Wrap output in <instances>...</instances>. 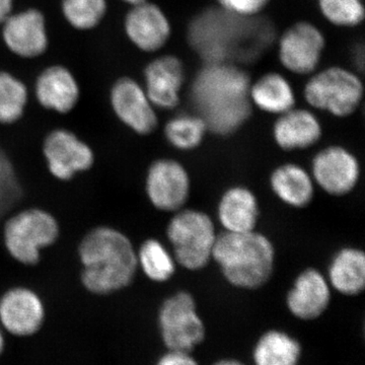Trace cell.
Instances as JSON below:
<instances>
[{
	"mask_svg": "<svg viewBox=\"0 0 365 365\" xmlns=\"http://www.w3.org/2000/svg\"><path fill=\"white\" fill-rule=\"evenodd\" d=\"M251 81L232 64L207 63L197 74L192 86V100L208 130L230 135L251 116L249 98Z\"/></svg>",
	"mask_w": 365,
	"mask_h": 365,
	"instance_id": "cell-1",
	"label": "cell"
},
{
	"mask_svg": "<svg viewBox=\"0 0 365 365\" xmlns=\"http://www.w3.org/2000/svg\"><path fill=\"white\" fill-rule=\"evenodd\" d=\"M81 281L91 294L106 295L128 287L135 276L137 254L130 240L109 227L91 230L78 249Z\"/></svg>",
	"mask_w": 365,
	"mask_h": 365,
	"instance_id": "cell-2",
	"label": "cell"
},
{
	"mask_svg": "<svg viewBox=\"0 0 365 365\" xmlns=\"http://www.w3.org/2000/svg\"><path fill=\"white\" fill-rule=\"evenodd\" d=\"M212 259L232 287L257 289L272 275L275 249L267 237L256 230L225 232L217 235Z\"/></svg>",
	"mask_w": 365,
	"mask_h": 365,
	"instance_id": "cell-3",
	"label": "cell"
},
{
	"mask_svg": "<svg viewBox=\"0 0 365 365\" xmlns=\"http://www.w3.org/2000/svg\"><path fill=\"white\" fill-rule=\"evenodd\" d=\"M302 93L307 104L314 109L345 118L354 114L361 105L364 86L356 72L332 66L311 74Z\"/></svg>",
	"mask_w": 365,
	"mask_h": 365,
	"instance_id": "cell-4",
	"label": "cell"
},
{
	"mask_svg": "<svg viewBox=\"0 0 365 365\" xmlns=\"http://www.w3.org/2000/svg\"><path fill=\"white\" fill-rule=\"evenodd\" d=\"M168 239L176 263L188 270L203 269L212 259L217 235L215 223L206 213L187 209L170 220Z\"/></svg>",
	"mask_w": 365,
	"mask_h": 365,
	"instance_id": "cell-5",
	"label": "cell"
},
{
	"mask_svg": "<svg viewBox=\"0 0 365 365\" xmlns=\"http://www.w3.org/2000/svg\"><path fill=\"white\" fill-rule=\"evenodd\" d=\"M59 235L56 220L47 211L32 208L21 211L6 222L4 245L9 255L24 265H35L43 249Z\"/></svg>",
	"mask_w": 365,
	"mask_h": 365,
	"instance_id": "cell-6",
	"label": "cell"
},
{
	"mask_svg": "<svg viewBox=\"0 0 365 365\" xmlns=\"http://www.w3.org/2000/svg\"><path fill=\"white\" fill-rule=\"evenodd\" d=\"M158 328L168 350L191 352L205 339V325L197 312L195 299L180 292L163 302L158 312Z\"/></svg>",
	"mask_w": 365,
	"mask_h": 365,
	"instance_id": "cell-7",
	"label": "cell"
},
{
	"mask_svg": "<svg viewBox=\"0 0 365 365\" xmlns=\"http://www.w3.org/2000/svg\"><path fill=\"white\" fill-rule=\"evenodd\" d=\"M326 46L325 35L318 26L312 21H299L278 38V59L290 73L309 76L318 71Z\"/></svg>",
	"mask_w": 365,
	"mask_h": 365,
	"instance_id": "cell-8",
	"label": "cell"
},
{
	"mask_svg": "<svg viewBox=\"0 0 365 365\" xmlns=\"http://www.w3.org/2000/svg\"><path fill=\"white\" fill-rule=\"evenodd\" d=\"M110 104L118 119L139 135H148L157 129L155 106L143 86L130 76H122L113 83Z\"/></svg>",
	"mask_w": 365,
	"mask_h": 365,
	"instance_id": "cell-9",
	"label": "cell"
},
{
	"mask_svg": "<svg viewBox=\"0 0 365 365\" xmlns=\"http://www.w3.org/2000/svg\"><path fill=\"white\" fill-rule=\"evenodd\" d=\"M43 153L52 176L68 181L90 170L95 155L90 145L67 129H55L46 136Z\"/></svg>",
	"mask_w": 365,
	"mask_h": 365,
	"instance_id": "cell-10",
	"label": "cell"
},
{
	"mask_svg": "<svg viewBox=\"0 0 365 365\" xmlns=\"http://www.w3.org/2000/svg\"><path fill=\"white\" fill-rule=\"evenodd\" d=\"M1 38L16 56L24 59L42 56L49 47L44 14L37 9L11 14L1 25Z\"/></svg>",
	"mask_w": 365,
	"mask_h": 365,
	"instance_id": "cell-11",
	"label": "cell"
},
{
	"mask_svg": "<svg viewBox=\"0 0 365 365\" xmlns=\"http://www.w3.org/2000/svg\"><path fill=\"white\" fill-rule=\"evenodd\" d=\"M45 318L43 300L29 288H11L0 297V327L9 335L32 337L42 329Z\"/></svg>",
	"mask_w": 365,
	"mask_h": 365,
	"instance_id": "cell-12",
	"label": "cell"
},
{
	"mask_svg": "<svg viewBox=\"0 0 365 365\" xmlns=\"http://www.w3.org/2000/svg\"><path fill=\"white\" fill-rule=\"evenodd\" d=\"M124 32L137 49L155 53L168 44L173 29L162 7L148 0L131 6L125 16Z\"/></svg>",
	"mask_w": 365,
	"mask_h": 365,
	"instance_id": "cell-13",
	"label": "cell"
},
{
	"mask_svg": "<svg viewBox=\"0 0 365 365\" xmlns=\"http://www.w3.org/2000/svg\"><path fill=\"white\" fill-rule=\"evenodd\" d=\"M143 88L155 108L174 110L181 102L186 69L180 57L165 54L151 60L144 67Z\"/></svg>",
	"mask_w": 365,
	"mask_h": 365,
	"instance_id": "cell-14",
	"label": "cell"
},
{
	"mask_svg": "<svg viewBox=\"0 0 365 365\" xmlns=\"http://www.w3.org/2000/svg\"><path fill=\"white\" fill-rule=\"evenodd\" d=\"M188 172L176 160H158L150 165L146 177V194L151 204L162 211H177L188 200Z\"/></svg>",
	"mask_w": 365,
	"mask_h": 365,
	"instance_id": "cell-15",
	"label": "cell"
},
{
	"mask_svg": "<svg viewBox=\"0 0 365 365\" xmlns=\"http://www.w3.org/2000/svg\"><path fill=\"white\" fill-rule=\"evenodd\" d=\"M312 170L317 184L333 196L350 193L359 181V160L342 146H329L317 153Z\"/></svg>",
	"mask_w": 365,
	"mask_h": 365,
	"instance_id": "cell-16",
	"label": "cell"
},
{
	"mask_svg": "<svg viewBox=\"0 0 365 365\" xmlns=\"http://www.w3.org/2000/svg\"><path fill=\"white\" fill-rule=\"evenodd\" d=\"M35 96L45 109L68 114L78 104L81 86L71 69L54 64L46 67L37 76Z\"/></svg>",
	"mask_w": 365,
	"mask_h": 365,
	"instance_id": "cell-17",
	"label": "cell"
},
{
	"mask_svg": "<svg viewBox=\"0 0 365 365\" xmlns=\"http://www.w3.org/2000/svg\"><path fill=\"white\" fill-rule=\"evenodd\" d=\"M331 289L328 280L316 269L309 268L299 274L288 292L287 306L295 318L313 321L328 309Z\"/></svg>",
	"mask_w": 365,
	"mask_h": 365,
	"instance_id": "cell-18",
	"label": "cell"
},
{
	"mask_svg": "<svg viewBox=\"0 0 365 365\" xmlns=\"http://www.w3.org/2000/svg\"><path fill=\"white\" fill-rule=\"evenodd\" d=\"M323 134L319 118L307 109L292 108L273 125L275 143L284 150H304L318 143Z\"/></svg>",
	"mask_w": 365,
	"mask_h": 365,
	"instance_id": "cell-19",
	"label": "cell"
},
{
	"mask_svg": "<svg viewBox=\"0 0 365 365\" xmlns=\"http://www.w3.org/2000/svg\"><path fill=\"white\" fill-rule=\"evenodd\" d=\"M259 211L258 200L251 190L232 187L220 199L218 220L225 232H252L258 223Z\"/></svg>",
	"mask_w": 365,
	"mask_h": 365,
	"instance_id": "cell-20",
	"label": "cell"
},
{
	"mask_svg": "<svg viewBox=\"0 0 365 365\" xmlns=\"http://www.w3.org/2000/svg\"><path fill=\"white\" fill-rule=\"evenodd\" d=\"M249 98L254 107L278 116L297 104L294 86L279 72H266L251 83Z\"/></svg>",
	"mask_w": 365,
	"mask_h": 365,
	"instance_id": "cell-21",
	"label": "cell"
},
{
	"mask_svg": "<svg viewBox=\"0 0 365 365\" xmlns=\"http://www.w3.org/2000/svg\"><path fill=\"white\" fill-rule=\"evenodd\" d=\"M270 185L274 194L292 207H306L313 200V178L304 168L295 163H287L274 170Z\"/></svg>",
	"mask_w": 365,
	"mask_h": 365,
	"instance_id": "cell-22",
	"label": "cell"
},
{
	"mask_svg": "<svg viewBox=\"0 0 365 365\" xmlns=\"http://www.w3.org/2000/svg\"><path fill=\"white\" fill-rule=\"evenodd\" d=\"M329 284L339 294L354 297L365 287V255L361 250L344 248L334 256L329 266Z\"/></svg>",
	"mask_w": 365,
	"mask_h": 365,
	"instance_id": "cell-23",
	"label": "cell"
},
{
	"mask_svg": "<svg viewBox=\"0 0 365 365\" xmlns=\"http://www.w3.org/2000/svg\"><path fill=\"white\" fill-rule=\"evenodd\" d=\"M302 348L299 340L280 330L263 334L253 349L255 365H299Z\"/></svg>",
	"mask_w": 365,
	"mask_h": 365,
	"instance_id": "cell-24",
	"label": "cell"
},
{
	"mask_svg": "<svg viewBox=\"0 0 365 365\" xmlns=\"http://www.w3.org/2000/svg\"><path fill=\"white\" fill-rule=\"evenodd\" d=\"M28 86L11 72L0 71V124L16 123L25 114Z\"/></svg>",
	"mask_w": 365,
	"mask_h": 365,
	"instance_id": "cell-25",
	"label": "cell"
},
{
	"mask_svg": "<svg viewBox=\"0 0 365 365\" xmlns=\"http://www.w3.org/2000/svg\"><path fill=\"white\" fill-rule=\"evenodd\" d=\"M136 254L138 266L153 282H165L176 271L174 256L158 240L150 239L144 242Z\"/></svg>",
	"mask_w": 365,
	"mask_h": 365,
	"instance_id": "cell-26",
	"label": "cell"
},
{
	"mask_svg": "<svg viewBox=\"0 0 365 365\" xmlns=\"http://www.w3.org/2000/svg\"><path fill=\"white\" fill-rule=\"evenodd\" d=\"M207 131V125L199 115H178L165 126V138L180 150H195L202 143Z\"/></svg>",
	"mask_w": 365,
	"mask_h": 365,
	"instance_id": "cell-27",
	"label": "cell"
},
{
	"mask_svg": "<svg viewBox=\"0 0 365 365\" xmlns=\"http://www.w3.org/2000/svg\"><path fill=\"white\" fill-rule=\"evenodd\" d=\"M108 11L107 0H62L61 13L71 28L86 32L100 26Z\"/></svg>",
	"mask_w": 365,
	"mask_h": 365,
	"instance_id": "cell-28",
	"label": "cell"
},
{
	"mask_svg": "<svg viewBox=\"0 0 365 365\" xmlns=\"http://www.w3.org/2000/svg\"><path fill=\"white\" fill-rule=\"evenodd\" d=\"M322 16L338 28H356L364 23V0H317Z\"/></svg>",
	"mask_w": 365,
	"mask_h": 365,
	"instance_id": "cell-29",
	"label": "cell"
},
{
	"mask_svg": "<svg viewBox=\"0 0 365 365\" xmlns=\"http://www.w3.org/2000/svg\"><path fill=\"white\" fill-rule=\"evenodd\" d=\"M20 186L11 162L0 148V215L20 196Z\"/></svg>",
	"mask_w": 365,
	"mask_h": 365,
	"instance_id": "cell-30",
	"label": "cell"
},
{
	"mask_svg": "<svg viewBox=\"0 0 365 365\" xmlns=\"http://www.w3.org/2000/svg\"><path fill=\"white\" fill-rule=\"evenodd\" d=\"M271 0H216L218 7L222 11L239 16V18L253 19L265 11Z\"/></svg>",
	"mask_w": 365,
	"mask_h": 365,
	"instance_id": "cell-31",
	"label": "cell"
},
{
	"mask_svg": "<svg viewBox=\"0 0 365 365\" xmlns=\"http://www.w3.org/2000/svg\"><path fill=\"white\" fill-rule=\"evenodd\" d=\"M155 365H199L191 352L181 350H168L155 362Z\"/></svg>",
	"mask_w": 365,
	"mask_h": 365,
	"instance_id": "cell-32",
	"label": "cell"
},
{
	"mask_svg": "<svg viewBox=\"0 0 365 365\" xmlns=\"http://www.w3.org/2000/svg\"><path fill=\"white\" fill-rule=\"evenodd\" d=\"M14 0H0V26L14 13Z\"/></svg>",
	"mask_w": 365,
	"mask_h": 365,
	"instance_id": "cell-33",
	"label": "cell"
},
{
	"mask_svg": "<svg viewBox=\"0 0 365 365\" xmlns=\"http://www.w3.org/2000/svg\"><path fill=\"white\" fill-rule=\"evenodd\" d=\"M4 333L6 332H4V329L0 327V357H1L2 354L6 351V340Z\"/></svg>",
	"mask_w": 365,
	"mask_h": 365,
	"instance_id": "cell-34",
	"label": "cell"
},
{
	"mask_svg": "<svg viewBox=\"0 0 365 365\" xmlns=\"http://www.w3.org/2000/svg\"><path fill=\"white\" fill-rule=\"evenodd\" d=\"M213 365H246L242 364V362L240 361V360L227 359H222L218 360L217 362H215Z\"/></svg>",
	"mask_w": 365,
	"mask_h": 365,
	"instance_id": "cell-35",
	"label": "cell"
},
{
	"mask_svg": "<svg viewBox=\"0 0 365 365\" xmlns=\"http://www.w3.org/2000/svg\"><path fill=\"white\" fill-rule=\"evenodd\" d=\"M125 4H129L130 6H136V4H143V2L148 1V0H121Z\"/></svg>",
	"mask_w": 365,
	"mask_h": 365,
	"instance_id": "cell-36",
	"label": "cell"
}]
</instances>
